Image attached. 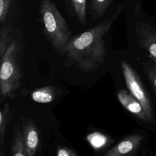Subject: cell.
I'll use <instances>...</instances> for the list:
<instances>
[{"label":"cell","instance_id":"1","mask_svg":"<svg viewBox=\"0 0 156 156\" xmlns=\"http://www.w3.org/2000/svg\"><path fill=\"white\" fill-rule=\"evenodd\" d=\"M119 5L113 13L94 27L73 36L66 46L64 65L74 66L83 72L94 71L105 63L107 51L104 35L123 11Z\"/></svg>","mask_w":156,"mask_h":156},{"label":"cell","instance_id":"2","mask_svg":"<svg viewBox=\"0 0 156 156\" xmlns=\"http://www.w3.org/2000/svg\"><path fill=\"white\" fill-rule=\"evenodd\" d=\"M39 15L44 26V34L54 51L65 55L72 35L70 29L52 0H41Z\"/></svg>","mask_w":156,"mask_h":156},{"label":"cell","instance_id":"3","mask_svg":"<svg viewBox=\"0 0 156 156\" xmlns=\"http://www.w3.org/2000/svg\"><path fill=\"white\" fill-rule=\"evenodd\" d=\"M18 48L15 40H12L1 57L0 93L2 97L13 99L21 83V71L18 62Z\"/></svg>","mask_w":156,"mask_h":156},{"label":"cell","instance_id":"4","mask_svg":"<svg viewBox=\"0 0 156 156\" xmlns=\"http://www.w3.org/2000/svg\"><path fill=\"white\" fill-rule=\"evenodd\" d=\"M121 66L127 88L130 93L141 104L147 116L151 121H152L154 110L152 102L140 76L127 62L122 60Z\"/></svg>","mask_w":156,"mask_h":156},{"label":"cell","instance_id":"5","mask_svg":"<svg viewBox=\"0 0 156 156\" xmlns=\"http://www.w3.org/2000/svg\"><path fill=\"white\" fill-rule=\"evenodd\" d=\"M135 33L138 44L156 63V29L150 24L138 22L135 24Z\"/></svg>","mask_w":156,"mask_h":156},{"label":"cell","instance_id":"6","mask_svg":"<svg viewBox=\"0 0 156 156\" xmlns=\"http://www.w3.org/2000/svg\"><path fill=\"white\" fill-rule=\"evenodd\" d=\"M21 129L25 143L26 156H34L39 146L40 137L33 119L32 118H23Z\"/></svg>","mask_w":156,"mask_h":156},{"label":"cell","instance_id":"7","mask_svg":"<svg viewBox=\"0 0 156 156\" xmlns=\"http://www.w3.org/2000/svg\"><path fill=\"white\" fill-rule=\"evenodd\" d=\"M143 136L139 134H135L127 136L122 139L114 147L110 149L105 153L104 156H125L133 154L141 144Z\"/></svg>","mask_w":156,"mask_h":156},{"label":"cell","instance_id":"8","mask_svg":"<svg viewBox=\"0 0 156 156\" xmlns=\"http://www.w3.org/2000/svg\"><path fill=\"white\" fill-rule=\"evenodd\" d=\"M117 98L121 104L138 119L145 122H151L141 104L129 91L124 89L119 90L117 93Z\"/></svg>","mask_w":156,"mask_h":156},{"label":"cell","instance_id":"9","mask_svg":"<svg viewBox=\"0 0 156 156\" xmlns=\"http://www.w3.org/2000/svg\"><path fill=\"white\" fill-rule=\"evenodd\" d=\"M11 155L12 156H26L25 143L22 129L18 123L14 126Z\"/></svg>","mask_w":156,"mask_h":156},{"label":"cell","instance_id":"10","mask_svg":"<svg viewBox=\"0 0 156 156\" xmlns=\"http://www.w3.org/2000/svg\"><path fill=\"white\" fill-rule=\"evenodd\" d=\"M56 96V91L52 86H46L32 91L31 98L38 103L46 104L52 102Z\"/></svg>","mask_w":156,"mask_h":156},{"label":"cell","instance_id":"11","mask_svg":"<svg viewBox=\"0 0 156 156\" xmlns=\"http://www.w3.org/2000/svg\"><path fill=\"white\" fill-rule=\"evenodd\" d=\"M68 5L73 16L83 26L87 21V6L88 0H68Z\"/></svg>","mask_w":156,"mask_h":156},{"label":"cell","instance_id":"12","mask_svg":"<svg viewBox=\"0 0 156 156\" xmlns=\"http://www.w3.org/2000/svg\"><path fill=\"white\" fill-rule=\"evenodd\" d=\"M13 109L9 103H5L0 110V144L2 146L4 144L6 129L8 123L10 122Z\"/></svg>","mask_w":156,"mask_h":156},{"label":"cell","instance_id":"13","mask_svg":"<svg viewBox=\"0 0 156 156\" xmlns=\"http://www.w3.org/2000/svg\"><path fill=\"white\" fill-rule=\"evenodd\" d=\"M114 0H90V13L92 18L98 19L102 16Z\"/></svg>","mask_w":156,"mask_h":156},{"label":"cell","instance_id":"14","mask_svg":"<svg viewBox=\"0 0 156 156\" xmlns=\"http://www.w3.org/2000/svg\"><path fill=\"white\" fill-rule=\"evenodd\" d=\"M10 35V26H4L0 30V56H2L8 46L12 42Z\"/></svg>","mask_w":156,"mask_h":156},{"label":"cell","instance_id":"15","mask_svg":"<svg viewBox=\"0 0 156 156\" xmlns=\"http://www.w3.org/2000/svg\"><path fill=\"white\" fill-rule=\"evenodd\" d=\"M87 139L91 146L96 149L102 147L108 142L107 136L97 132L91 133L87 135Z\"/></svg>","mask_w":156,"mask_h":156},{"label":"cell","instance_id":"16","mask_svg":"<svg viewBox=\"0 0 156 156\" xmlns=\"http://www.w3.org/2000/svg\"><path fill=\"white\" fill-rule=\"evenodd\" d=\"M13 0H0V21L5 23L12 7Z\"/></svg>","mask_w":156,"mask_h":156},{"label":"cell","instance_id":"17","mask_svg":"<svg viewBox=\"0 0 156 156\" xmlns=\"http://www.w3.org/2000/svg\"><path fill=\"white\" fill-rule=\"evenodd\" d=\"M144 69L147 78L156 91V64L145 63Z\"/></svg>","mask_w":156,"mask_h":156},{"label":"cell","instance_id":"18","mask_svg":"<svg viewBox=\"0 0 156 156\" xmlns=\"http://www.w3.org/2000/svg\"><path fill=\"white\" fill-rule=\"evenodd\" d=\"M56 155L57 156H76L77 154L71 149L60 147L57 149Z\"/></svg>","mask_w":156,"mask_h":156}]
</instances>
